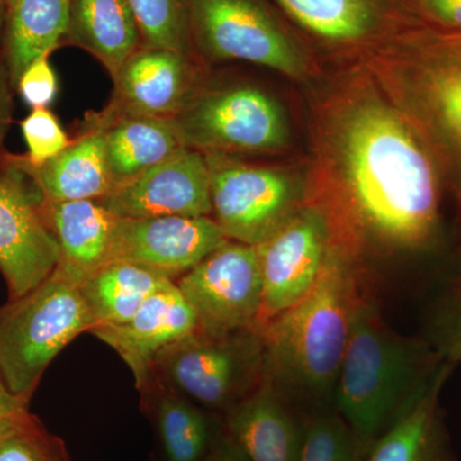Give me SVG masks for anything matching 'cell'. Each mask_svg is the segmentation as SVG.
Wrapping results in <instances>:
<instances>
[{"label": "cell", "instance_id": "6da1fadb", "mask_svg": "<svg viewBox=\"0 0 461 461\" xmlns=\"http://www.w3.org/2000/svg\"><path fill=\"white\" fill-rule=\"evenodd\" d=\"M339 156L354 230L400 251L435 244L438 177L411 120L379 102L360 103L342 124Z\"/></svg>", "mask_w": 461, "mask_h": 461}, {"label": "cell", "instance_id": "e0dca14e", "mask_svg": "<svg viewBox=\"0 0 461 461\" xmlns=\"http://www.w3.org/2000/svg\"><path fill=\"white\" fill-rule=\"evenodd\" d=\"M189 54L141 47L114 76V111L175 117L191 98Z\"/></svg>", "mask_w": 461, "mask_h": 461}, {"label": "cell", "instance_id": "d4e9b609", "mask_svg": "<svg viewBox=\"0 0 461 461\" xmlns=\"http://www.w3.org/2000/svg\"><path fill=\"white\" fill-rule=\"evenodd\" d=\"M141 395L167 461L204 460L222 423H215L209 411L153 378Z\"/></svg>", "mask_w": 461, "mask_h": 461}, {"label": "cell", "instance_id": "7c38bea8", "mask_svg": "<svg viewBox=\"0 0 461 461\" xmlns=\"http://www.w3.org/2000/svg\"><path fill=\"white\" fill-rule=\"evenodd\" d=\"M332 230L320 209L302 208L258 245L263 297L258 330L314 287L332 249Z\"/></svg>", "mask_w": 461, "mask_h": 461}, {"label": "cell", "instance_id": "74e56055", "mask_svg": "<svg viewBox=\"0 0 461 461\" xmlns=\"http://www.w3.org/2000/svg\"><path fill=\"white\" fill-rule=\"evenodd\" d=\"M2 2L5 3V5L8 7V5L12 2V0H2Z\"/></svg>", "mask_w": 461, "mask_h": 461}, {"label": "cell", "instance_id": "d6986e66", "mask_svg": "<svg viewBox=\"0 0 461 461\" xmlns=\"http://www.w3.org/2000/svg\"><path fill=\"white\" fill-rule=\"evenodd\" d=\"M41 213L58 245L56 269L81 287L109 262L117 217L98 200L47 202Z\"/></svg>", "mask_w": 461, "mask_h": 461}, {"label": "cell", "instance_id": "ba28073f", "mask_svg": "<svg viewBox=\"0 0 461 461\" xmlns=\"http://www.w3.org/2000/svg\"><path fill=\"white\" fill-rule=\"evenodd\" d=\"M205 156L212 218L227 240L258 247L302 209L295 182L284 172Z\"/></svg>", "mask_w": 461, "mask_h": 461}, {"label": "cell", "instance_id": "7402d4cb", "mask_svg": "<svg viewBox=\"0 0 461 461\" xmlns=\"http://www.w3.org/2000/svg\"><path fill=\"white\" fill-rule=\"evenodd\" d=\"M98 121L104 127L105 154L113 190L185 147L172 118L108 108Z\"/></svg>", "mask_w": 461, "mask_h": 461}, {"label": "cell", "instance_id": "4316f807", "mask_svg": "<svg viewBox=\"0 0 461 461\" xmlns=\"http://www.w3.org/2000/svg\"><path fill=\"white\" fill-rule=\"evenodd\" d=\"M0 461H71L65 441L29 409L0 420Z\"/></svg>", "mask_w": 461, "mask_h": 461}, {"label": "cell", "instance_id": "484cf974", "mask_svg": "<svg viewBox=\"0 0 461 461\" xmlns=\"http://www.w3.org/2000/svg\"><path fill=\"white\" fill-rule=\"evenodd\" d=\"M173 282L140 264L112 260L78 287L95 326L126 323L145 302ZM93 327V329H94Z\"/></svg>", "mask_w": 461, "mask_h": 461}, {"label": "cell", "instance_id": "44dd1931", "mask_svg": "<svg viewBox=\"0 0 461 461\" xmlns=\"http://www.w3.org/2000/svg\"><path fill=\"white\" fill-rule=\"evenodd\" d=\"M11 157L47 202L100 200L113 190L105 154L104 127L98 120L62 153L42 165H30L23 156Z\"/></svg>", "mask_w": 461, "mask_h": 461}, {"label": "cell", "instance_id": "8d00e7d4", "mask_svg": "<svg viewBox=\"0 0 461 461\" xmlns=\"http://www.w3.org/2000/svg\"><path fill=\"white\" fill-rule=\"evenodd\" d=\"M5 16H7V5L0 0V45H2L3 33H5Z\"/></svg>", "mask_w": 461, "mask_h": 461}, {"label": "cell", "instance_id": "3957f363", "mask_svg": "<svg viewBox=\"0 0 461 461\" xmlns=\"http://www.w3.org/2000/svg\"><path fill=\"white\" fill-rule=\"evenodd\" d=\"M442 360L423 342L390 329L371 291L364 295L332 395L335 411L364 455L408 408Z\"/></svg>", "mask_w": 461, "mask_h": 461}, {"label": "cell", "instance_id": "ffe728a7", "mask_svg": "<svg viewBox=\"0 0 461 461\" xmlns=\"http://www.w3.org/2000/svg\"><path fill=\"white\" fill-rule=\"evenodd\" d=\"M454 363L442 360L408 408L366 453L364 461H454L439 396Z\"/></svg>", "mask_w": 461, "mask_h": 461}, {"label": "cell", "instance_id": "9a60e30c", "mask_svg": "<svg viewBox=\"0 0 461 461\" xmlns=\"http://www.w3.org/2000/svg\"><path fill=\"white\" fill-rule=\"evenodd\" d=\"M296 26L335 47H373L424 23L411 0H275Z\"/></svg>", "mask_w": 461, "mask_h": 461}, {"label": "cell", "instance_id": "30bf717a", "mask_svg": "<svg viewBox=\"0 0 461 461\" xmlns=\"http://www.w3.org/2000/svg\"><path fill=\"white\" fill-rule=\"evenodd\" d=\"M175 282L195 313L200 332L258 330L263 282L257 247L227 240Z\"/></svg>", "mask_w": 461, "mask_h": 461}, {"label": "cell", "instance_id": "52a82bcc", "mask_svg": "<svg viewBox=\"0 0 461 461\" xmlns=\"http://www.w3.org/2000/svg\"><path fill=\"white\" fill-rule=\"evenodd\" d=\"M191 41L218 59L244 60L291 77L304 72L295 36L262 0H186Z\"/></svg>", "mask_w": 461, "mask_h": 461}, {"label": "cell", "instance_id": "7a4b0ae2", "mask_svg": "<svg viewBox=\"0 0 461 461\" xmlns=\"http://www.w3.org/2000/svg\"><path fill=\"white\" fill-rule=\"evenodd\" d=\"M368 291L353 256L332 247L314 287L259 330L264 375L285 396L333 395L355 311Z\"/></svg>", "mask_w": 461, "mask_h": 461}, {"label": "cell", "instance_id": "83f0119b", "mask_svg": "<svg viewBox=\"0 0 461 461\" xmlns=\"http://www.w3.org/2000/svg\"><path fill=\"white\" fill-rule=\"evenodd\" d=\"M140 27L142 47L189 54L191 33L186 0H129Z\"/></svg>", "mask_w": 461, "mask_h": 461}, {"label": "cell", "instance_id": "2e32d148", "mask_svg": "<svg viewBox=\"0 0 461 461\" xmlns=\"http://www.w3.org/2000/svg\"><path fill=\"white\" fill-rule=\"evenodd\" d=\"M195 330V313L173 281L149 297L126 323L96 326L90 333L122 357L142 393L150 384L151 366L158 355Z\"/></svg>", "mask_w": 461, "mask_h": 461}, {"label": "cell", "instance_id": "603a6c76", "mask_svg": "<svg viewBox=\"0 0 461 461\" xmlns=\"http://www.w3.org/2000/svg\"><path fill=\"white\" fill-rule=\"evenodd\" d=\"M65 39L93 54L112 77L142 45L129 0H71Z\"/></svg>", "mask_w": 461, "mask_h": 461}, {"label": "cell", "instance_id": "5bb4252c", "mask_svg": "<svg viewBox=\"0 0 461 461\" xmlns=\"http://www.w3.org/2000/svg\"><path fill=\"white\" fill-rule=\"evenodd\" d=\"M98 202L117 218L212 217L205 153L181 148Z\"/></svg>", "mask_w": 461, "mask_h": 461}, {"label": "cell", "instance_id": "cb8c5ba5", "mask_svg": "<svg viewBox=\"0 0 461 461\" xmlns=\"http://www.w3.org/2000/svg\"><path fill=\"white\" fill-rule=\"evenodd\" d=\"M71 0H12L7 7L0 50L12 85L33 60L50 56L65 39Z\"/></svg>", "mask_w": 461, "mask_h": 461}, {"label": "cell", "instance_id": "4fadbf2b", "mask_svg": "<svg viewBox=\"0 0 461 461\" xmlns=\"http://www.w3.org/2000/svg\"><path fill=\"white\" fill-rule=\"evenodd\" d=\"M226 241L212 217L117 218L109 262L140 264L176 281Z\"/></svg>", "mask_w": 461, "mask_h": 461}, {"label": "cell", "instance_id": "836d02e7", "mask_svg": "<svg viewBox=\"0 0 461 461\" xmlns=\"http://www.w3.org/2000/svg\"><path fill=\"white\" fill-rule=\"evenodd\" d=\"M14 91L11 75L3 51L0 50V147L3 139L12 122V111H14Z\"/></svg>", "mask_w": 461, "mask_h": 461}, {"label": "cell", "instance_id": "f546056e", "mask_svg": "<svg viewBox=\"0 0 461 461\" xmlns=\"http://www.w3.org/2000/svg\"><path fill=\"white\" fill-rule=\"evenodd\" d=\"M20 126L27 147V154L23 158L30 165L48 162L62 153L72 141L56 115L48 108L32 109V113L21 121Z\"/></svg>", "mask_w": 461, "mask_h": 461}, {"label": "cell", "instance_id": "d590c367", "mask_svg": "<svg viewBox=\"0 0 461 461\" xmlns=\"http://www.w3.org/2000/svg\"><path fill=\"white\" fill-rule=\"evenodd\" d=\"M29 406L30 402L9 393L5 382L0 378V420L9 417L14 412L23 411V409H29Z\"/></svg>", "mask_w": 461, "mask_h": 461}, {"label": "cell", "instance_id": "e575fe53", "mask_svg": "<svg viewBox=\"0 0 461 461\" xmlns=\"http://www.w3.org/2000/svg\"><path fill=\"white\" fill-rule=\"evenodd\" d=\"M203 461H250L235 439L224 429L223 423L211 450Z\"/></svg>", "mask_w": 461, "mask_h": 461}, {"label": "cell", "instance_id": "9c48e42d", "mask_svg": "<svg viewBox=\"0 0 461 461\" xmlns=\"http://www.w3.org/2000/svg\"><path fill=\"white\" fill-rule=\"evenodd\" d=\"M172 120L182 144L203 153L269 151L286 144V122L280 107L256 87H230L191 96Z\"/></svg>", "mask_w": 461, "mask_h": 461}, {"label": "cell", "instance_id": "8992f818", "mask_svg": "<svg viewBox=\"0 0 461 461\" xmlns=\"http://www.w3.org/2000/svg\"><path fill=\"white\" fill-rule=\"evenodd\" d=\"M258 330L226 335L195 332L173 342L154 360L151 378L209 411L223 415L263 381Z\"/></svg>", "mask_w": 461, "mask_h": 461}, {"label": "cell", "instance_id": "277c9868", "mask_svg": "<svg viewBox=\"0 0 461 461\" xmlns=\"http://www.w3.org/2000/svg\"><path fill=\"white\" fill-rule=\"evenodd\" d=\"M418 132L461 171V32L421 23L379 48Z\"/></svg>", "mask_w": 461, "mask_h": 461}, {"label": "cell", "instance_id": "ac0fdd59", "mask_svg": "<svg viewBox=\"0 0 461 461\" xmlns=\"http://www.w3.org/2000/svg\"><path fill=\"white\" fill-rule=\"evenodd\" d=\"M224 429L250 461H297L304 435L287 397L267 377L224 414Z\"/></svg>", "mask_w": 461, "mask_h": 461}, {"label": "cell", "instance_id": "1f68e13d", "mask_svg": "<svg viewBox=\"0 0 461 461\" xmlns=\"http://www.w3.org/2000/svg\"><path fill=\"white\" fill-rule=\"evenodd\" d=\"M438 355L447 362H461V286L456 288L439 329Z\"/></svg>", "mask_w": 461, "mask_h": 461}, {"label": "cell", "instance_id": "5b68a950", "mask_svg": "<svg viewBox=\"0 0 461 461\" xmlns=\"http://www.w3.org/2000/svg\"><path fill=\"white\" fill-rule=\"evenodd\" d=\"M94 326L78 287L56 271L0 306V378L9 393L32 402L54 357Z\"/></svg>", "mask_w": 461, "mask_h": 461}, {"label": "cell", "instance_id": "4dcf8cb0", "mask_svg": "<svg viewBox=\"0 0 461 461\" xmlns=\"http://www.w3.org/2000/svg\"><path fill=\"white\" fill-rule=\"evenodd\" d=\"M16 91L32 109L48 108L56 98L58 81L50 56L33 60L18 78Z\"/></svg>", "mask_w": 461, "mask_h": 461}, {"label": "cell", "instance_id": "8fae6325", "mask_svg": "<svg viewBox=\"0 0 461 461\" xmlns=\"http://www.w3.org/2000/svg\"><path fill=\"white\" fill-rule=\"evenodd\" d=\"M41 203L32 178L11 154L0 153V273L8 300L25 295L56 269L58 245Z\"/></svg>", "mask_w": 461, "mask_h": 461}, {"label": "cell", "instance_id": "d6a6232c", "mask_svg": "<svg viewBox=\"0 0 461 461\" xmlns=\"http://www.w3.org/2000/svg\"><path fill=\"white\" fill-rule=\"evenodd\" d=\"M411 2L424 23L446 32H461V0H411Z\"/></svg>", "mask_w": 461, "mask_h": 461}, {"label": "cell", "instance_id": "f1b7e54d", "mask_svg": "<svg viewBox=\"0 0 461 461\" xmlns=\"http://www.w3.org/2000/svg\"><path fill=\"white\" fill-rule=\"evenodd\" d=\"M357 439L335 411H320L304 420L297 461H364Z\"/></svg>", "mask_w": 461, "mask_h": 461}]
</instances>
